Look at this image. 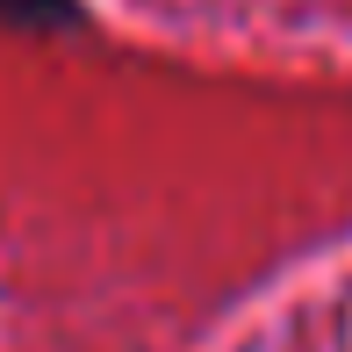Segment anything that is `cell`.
I'll return each mask as SVG.
<instances>
[{
	"mask_svg": "<svg viewBox=\"0 0 352 352\" xmlns=\"http://www.w3.org/2000/svg\"><path fill=\"white\" fill-rule=\"evenodd\" d=\"M0 22H14V29H72L79 0H0Z\"/></svg>",
	"mask_w": 352,
	"mask_h": 352,
	"instance_id": "1",
	"label": "cell"
}]
</instances>
